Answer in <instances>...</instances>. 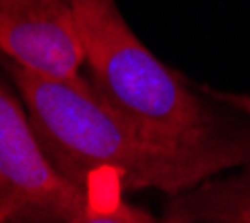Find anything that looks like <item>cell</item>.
Here are the masks:
<instances>
[{
    "label": "cell",
    "instance_id": "obj_1",
    "mask_svg": "<svg viewBox=\"0 0 250 223\" xmlns=\"http://www.w3.org/2000/svg\"><path fill=\"white\" fill-rule=\"evenodd\" d=\"M27 107L41 145L58 170L99 199L105 190L123 192L159 190L174 197L206 179L232 170L219 156L174 152L152 143L121 112L78 76H49L0 54Z\"/></svg>",
    "mask_w": 250,
    "mask_h": 223
},
{
    "label": "cell",
    "instance_id": "obj_4",
    "mask_svg": "<svg viewBox=\"0 0 250 223\" xmlns=\"http://www.w3.org/2000/svg\"><path fill=\"white\" fill-rule=\"evenodd\" d=\"M0 54L49 76H78L85 56L74 0H0Z\"/></svg>",
    "mask_w": 250,
    "mask_h": 223
},
{
    "label": "cell",
    "instance_id": "obj_6",
    "mask_svg": "<svg viewBox=\"0 0 250 223\" xmlns=\"http://www.w3.org/2000/svg\"><path fill=\"white\" fill-rule=\"evenodd\" d=\"M210 96L217 101H221V103L226 105H232V107L241 109V112H246V114L250 116V94H230V92H212L210 89Z\"/></svg>",
    "mask_w": 250,
    "mask_h": 223
},
{
    "label": "cell",
    "instance_id": "obj_5",
    "mask_svg": "<svg viewBox=\"0 0 250 223\" xmlns=\"http://www.w3.org/2000/svg\"><path fill=\"white\" fill-rule=\"evenodd\" d=\"M214 174L181 194L167 197L161 221L250 223V163L237 174Z\"/></svg>",
    "mask_w": 250,
    "mask_h": 223
},
{
    "label": "cell",
    "instance_id": "obj_3",
    "mask_svg": "<svg viewBox=\"0 0 250 223\" xmlns=\"http://www.w3.org/2000/svg\"><path fill=\"white\" fill-rule=\"evenodd\" d=\"M21 101L0 81V223L154 221L143 210L112 205L69 181L47 156Z\"/></svg>",
    "mask_w": 250,
    "mask_h": 223
},
{
    "label": "cell",
    "instance_id": "obj_2",
    "mask_svg": "<svg viewBox=\"0 0 250 223\" xmlns=\"http://www.w3.org/2000/svg\"><path fill=\"white\" fill-rule=\"evenodd\" d=\"M89 83L143 136L174 152L250 163V139L217 116L130 29L116 0H74Z\"/></svg>",
    "mask_w": 250,
    "mask_h": 223
}]
</instances>
